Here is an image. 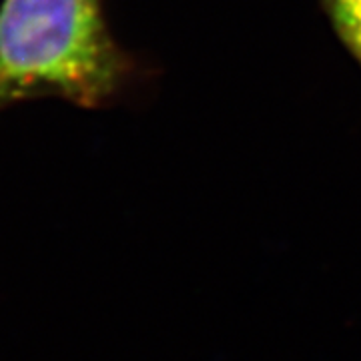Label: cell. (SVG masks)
Instances as JSON below:
<instances>
[{"mask_svg": "<svg viewBox=\"0 0 361 361\" xmlns=\"http://www.w3.org/2000/svg\"><path fill=\"white\" fill-rule=\"evenodd\" d=\"M339 40L361 66V0H322Z\"/></svg>", "mask_w": 361, "mask_h": 361, "instance_id": "obj_2", "label": "cell"}, {"mask_svg": "<svg viewBox=\"0 0 361 361\" xmlns=\"http://www.w3.org/2000/svg\"><path fill=\"white\" fill-rule=\"evenodd\" d=\"M130 68L101 0H0V111L37 99L103 106Z\"/></svg>", "mask_w": 361, "mask_h": 361, "instance_id": "obj_1", "label": "cell"}]
</instances>
